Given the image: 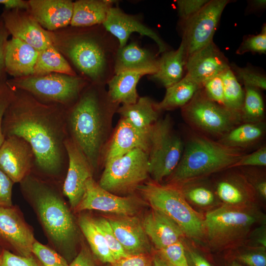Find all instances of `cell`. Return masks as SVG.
Listing matches in <instances>:
<instances>
[{
    "instance_id": "1",
    "label": "cell",
    "mask_w": 266,
    "mask_h": 266,
    "mask_svg": "<svg viewBox=\"0 0 266 266\" xmlns=\"http://www.w3.org/2000/svg\"><path fill=\"white\" fill-rule=\"evenodd\" d=\"M12 90L13 97L2 120L4 138L17 136L24 139L34 153L33 169L51 179L60 178L68 165L65 146L68 136L67 109L42 102L26 92Z\"/></svg>"
},
{
    "instance_id": "2",
    "label": "cell",
    "mask_w": 266,
    "mask_h": 266,
    "mask_svg": "<svg viewBox=\"0 0 266 266\" xmlns=\"http://www.w3.org/2000/svg\"><path fill=\"white\" fill-rule=\"evenodd\" d=\"M104 86L90 83L66 112L68 136L94 171L102 161L112 117L119 106L110 100Z\"/></svg>"
},
{
    "instance_id": "3",
    "label": "cell",
    "mask_w": 266,
    "mask_h": 266,
    "mask_svg": "<svg viewBox=\"0 0 266 266\" xmlns=\"http://www.w3.org/2000/svg\"><path fill=\"white\" fill-rule=\"evenodd\" d=\"M20 184L54 250L70 263L75 257L78 229L59 192L52 183L32 172Z\"/></svg>"
},
{
    "instance_id": "4",
    "label": "cell",
    "mask_w": 266,
    "mask_h": 266,
    "mask_svg": "<svg viewBox=\"0 0 266 266\" xmlns=\"http://www.w3.org/2000/svg\"><path fill=\"white\" fill-rule=\"evenodd\" d=\"M76 28L64 36L63 52L82 77L105 86L115 74L118 40L102 25Z\"/></svg>"
},
{
    "instance_id": "5",
    "label": "cell",
    "mask_w": 266,
    "mask_h": 266,
    "mask_svg": "<svg viewBox=\"0 0 266 266\" xmlns=\"http://www.w3.org/2000/svg\"><path fill=\"white\" fill-rule=\"evenodd\" d=\"M245 154L243 150L227 147L195 132L184 144L181 159L166 179L167 184L179 186L231 168Z\"/></svg>"
},
{
    "instance_id": "6",
    "label": "cell",
    "mask_w": 266,
    "mask_h": 266,
    "mask_svg": "<svg viewBox=\"0 0 266 266\" xmlns=\"http://www.w3.org/2000/svg\"><path fill=\"white\" fill-rule=\"evenodd\" d=\"M137 190L152 209L174 221L184 235L195 239L203 237V218L189 204L177 186L151 181L143 183Z\"/></svg>"
},
{
    "instance_id": "7",
    "label": "cell",
    "mask_w": 266,
    "mask_h": 266,
    "mask_svg": "<svg viewBox=\"0 0 266 266\" xmlns=\"http://www.w3.org/2000/svg\"><path fill=\"white\" fill-rule=\"evenodd\" d=\"M6 83L11 89L26 92L42 102L60 105L66 109L77 101L90 84L80 76L61 73L31 75Z\"/></svg>"
},
{
    "instance_id": "8",
    "label": "cell",
    "mask_w": 266,
    "mask_h": 266,
    "mask_svg": "<svg viewBox=\"0 0 266 266\" xmlns=\"http://www.w3.org/2000/svg\"><path fill=\"white\" fill-rule=\"evenodd\" d=\"M260 215L249 204H224L207 212L203 218L204 236L216 248L233 244L244 238Z\"/></svg>"
},
{
    "instance_id": "9",
    "label": "cell",
    "mask_w": 266,
    "mask_h": 266,
    "mask_svg": "<svg viewBox=\"0 0 266 266\" xmlns=\"http://www.w3.org/2000/svg\"><path fill=\"white\" fill-rule=\"evenodd\" d=\"M181 114L197 133L211 138L219 139L242 123L240 114L209 99L202 88L181 108Z\"/></svg>"
},
{
    "instance_id": "10",
    "label": "cell",
    "mask_w": 266,
    "mask_h": 266,
    "mask_svg": "<svg viewBox=\"0 0 266 266\" xmlns=\"http://www.w3.org/2000/svg\"><path fill=\"white\" fill-rule=\"evenodd\" d=\"M148 153L149 175L161 183L167 179L178 164L184 143L173 130L170 117L159 119L152 126Z\"/></svg>"
},
{
    "instance_id": "11",
    "label": "cell",
    "mask_w": 266,
    "mask_h": 266,
    "mask_svg": "<svg viewBox=\"0 0 266 266\" xmlns=\"http://www.w3.org/2000/svg\"><path fill=\"white\" fill-rule=\"evenodd\" d=\"M149 175L148 154L135 149L105 162L98 184L117 195L129 194L137 190Z\"/></svg>"
},
{
    "instance_id": "12",
    "label": "cell",
    "mask_w": 266,
    "mask_h": 266,
    "mask_svg": "<svg viewBox=\"0 0 266 266\" xmlns=\"http://www.w3.org/2000/svg\"><path fill=\"white\" fill-rule=\"evenodd\" d=\"M228 0H209L192 17L182 22V39L187 58L213 41Z\"/></svg>"
},
{
    "instance_id": "13",
    "label": "cell",
    "mask_w": 266,
    "mask_h": 266,
    "mask_svg": "<svg viewBox=\"0 0 266 266\" xmlns=\"http://www.w3.org/2000/svg\"><path fill=\"white\" fill-rule=\"evenodd\" d=\"M139 203L135 197H121L104 190L92 177L87 181L83 197L74 210H95L118 216H135Z\"/></svg>"
},
{
    "instance_id": "14",
    "label": "cell",
    "mask_w": 266,
    "mask_h": 266,
    "mask_svg": "<svg viewBox=\"0 0 266 266\" xmlns=\"http://www.w3.org/2000/svg\"><path fill=\"white\" fill-rule=\"evenodd\" d=\"M33 234L17 208L0 207V247L16 255L30 257Z\"/></svg>"
},
{
    "instance_id": "15",
    "label": "cell",
    "mask_w": 266,
    "mask_h": 266,
    "mask_svg": "<svg viewBox=\"0 0 266 266\" xmlns=\"http://www.w3.org/2000/svg\"><path fill=\"white\" fill-rule=\"evenodd\" d=\"M68 165L63 185V193L74 210L81 200L88 180L94 170L86 156L68 136L65 141Z\"/></svg>"
},
{
    "instance_id": "16",
    "label": "cell",
    "mask_w": 266,
    "mask_h": 266,
    "mask_svg": "<svg viewBox=\"0 0 266 266\" xmlns=\"http://www.w3.org/2000/svg\"><path fill=\"white\" fill-rule=\"evenodd\" d=\"M1 16L4 26L12 37L24 41L38 51L54 45L55 36L41 27L29 13L22 9H6Z\"/></svg>"
},
{
    "instance_id": "17",
    "label": "cell",
    "mask_w": 266,
    "mask_h": 266,
    "mask_svg": "<svg viewBox=\"0 0 266 266\" xmlns=\"http://www.w3.org/2000/svg\"><path fill=\"white\" fill-rule=\"evenodd\" d=\"M34 155L30 144L22 137L4 138L0 147V169L13 182L20 183L33 168Z\"/></svg>"
},
{
    "instance_id": "18",
    "label": "cell",
    "mask_w": 266,
    "mask_h": 266,
    "mask_svg": "<svg viewBox=\"0 0 266 266\" xmlns=\"http://www.w3.org/2000/svg\"><path fill=\"white\" fill-rule=\"evenodd\" d=\"M102 26L117 39L119 48L127 44L133 33H137L153 40L158 47L159 54L166 51V45L157 33L145 25L136 17L125 13L118 6H113L110 8Z\"/></svg>"
},
{
    "instance_id": "19",
    "label": "cell",
    "mask_w": 266,
    "mask_h": 266,
    "mask_svg": "<svg viewBox=\"0 0 266 266\" xmlns=\"http://www.w3.org/2000/svg\"><path fill=\"white\" fill-rule=\"evenodd\" d=\"M230 68L228 59L212 41L187 58L186 74L202 86L206 79Z\"/></svg>"
},
{
    "instance_id": "20",
    "label": "cell",
    "mask_w": 266,
    "mask_h": 266,
    "mask_svg": "<svg viewBox=\"0 0 266 266\" xmlns=\"http://www.w3.org/2000/svg\"><path fill=\"white\" fill-rule=\"evenodd\" d=\"M150 131H140L127 120L121 117L106 144L102 161L104 163L135 149H141L148 154L150 144Z\"/></svg>"
},
{
    "instance_id": "21",
    "label": "cell",
    "mask_w": 266,
    "mask_h": 266,
    "mask_svg": "<svg viewBox=\"0 0 266 266\" xmlns=\"http://www.w3.org/2000/svg\"><path fill=\"white\" fill-rule=\"evenodd\" d=\"M29 13L44 29L51 32L70 24L73 2L69 0H30Z\"/></svg>"
},
{
    "instance_id": "22",
    "label": "cell",
    "mask_w": 266,
    "mask_h": 266,
    "mask_svg": "<svg viewBox=\"0 0 266 266\" xmlns=\"http://www.w3.org/2000/svg\"><path fill=\"white\" fill-rule=\"evenodd\" d=\"M114 233L128 255L147 254L150 245L141 221L136 216L107 219Z\"/></svg>"
},
{
    "instance_id": "23",
    "label": "cell",
    "mask_w": 266,
    "mask_h": 266,
    "mask_svg": "<svg viewBox=\"0 0 266 266\" xmlns=\"http://www.w3.org/2000/svg\"><path fill=\"white\" fill-rule=\"evenodd\" d=\"M38 54V51L32 46L12 37L5 48V72L14 78L33 75Z\"/></svg>"
},
{
    "instance_id": "24",
    "label": "cell",
    "mask_w": 266,
    "mask_h": 266,
    "mask_svg": "<svg viewBox=\"0 0 266 266\" xmlns=\"http://www.w3.org/2000/svg\"><path fill=\"white\" fill-rule=\"evenodd\" d=\"M141 222L147 237L157 250L180 240L184 236L174 221L153 209L146 214Z\"/></svg>"
},
{
    "instance_id": "25",
    "label": "cell",
    "mask_w": 266,
    "mask_h": 266,
    "mask_svg": "<svg viewBox=\"0 0 266 266\" xmlns=\"http://www.w3.org/2000/svg\"><path fill=\"white\" fill-rule=\"evenodd\" d=\"M159 59L148 50L132 41L119 48L115 58V74L126 71H142L150 75L158 69Z\"/></svg>"
},
{
    "instance_id": "26",
    "label": "cell",
    "mask_w": 266,
    "mask_h": 266,
    "mask_svg": "<svg viewBox=\"0 0 266 266\" xmlns=\"http://www.w3.org/2000/svg\"><path fill=\"white\" fill-rule=\"evenodd\" d=\"M215 193L225 204L233 206L249 204L256 195L242 172L230 173L220 179Z\"/></svg>"
},
{
    "instance_id": "27",
    "label": "cell",
    "mask_w": 266,
    "mask_h": 266,
    "mask_svg": "<svg viewBox=\"0 0 266 266\" xmlns=\"http://www.w3.org/2000/svg\"><path fill=\"white\" fill-rule=\"evenodd\" d=\"M117 1L78 0L73 2L70 25L72 27L87 28L102 25L110 8Z\"/></svg>"
},
{
    "instance_id": "28",
    "label": "cell",
    "mask_w": 266,
    "mask_h": 266,
    "mask_svg": "<svg viewBox=\"0 0 266 266\" xmlns=\"http://www.w3.org/2000/svg\"><path fill=\"white\" fill-rule=\"evenodd\" d=\"M186 60L185 48L181 41L177 50L162 53L157 71L150 78L166 88L174 85L183 77Z\"/></svg>"
},
{
    "instance_id": "29",
    "label": "cell",
    "mask_w": 266,
    "mask_h": 266,
    "mask_svg": "<svg viewBox=\"0 0 266 266\" xmlns=\"http://www.w3.org/2000/svg\"><path fill=\"white\" fill-rule=\"evenodd\" d=\"M147 73L142 71H126L114 75L108 81L107 95L110 100L117 105L131 104L139 97L136 86L140 79Z\"/></svg>"
},
{
    "instance_id": "30",
    "label": "cell",
    "mask_w": 266,
    "mask_h": 266,
    "mask_svg": "<svg viewBox=\"0 0 266 266\" xmlns=\"http://www.w3.org/2000/svg\"><path fill=\"white\" fill-rule=\"evenodd\" d=\"M117 112L121 117L127 120L133 127L143 132H149L159 119L156 103L147 97H139L136 102L122 104Z\"/></svg>"
},
{
    "instance_id": "31",
    "label": "cell",
    "mask_w": 266,
    "mask_h": 266,
    "mask_svg": "<svg viewBox=\"0 0 266 266\" xmlns=\"http://www.w3.org/2000/svg\"><path fill=\"white\" fill-rule=\"evenodd\" d=\"M264 121L259 123H241L217 140L227 147L243 150L259 142L264 136Z\"/></svg>"
},
{
    "instance_id": "32",
    "label": "cell",
    "mask_w": 266,
    "mask_h": 266,
    "mask_svg": "<svg viewBox=\"0 0 266 266\" xmlns=\"http://www.w3.org/2000/svg\"><path fill=\"white\" fill-rule=\"evenodd\" d=\"M201 88L200 84L186 74L179 81L166 88L163 99L156 103L157 108L160 111L181 108Z\"/></svg>"
},
{
    "instance_id": "33",
    "label": "cell",
    "mask_w": 266,
    "mask_h": 266,
    "mask_svg": "<svg viewBox=\"0 0 266 266\" xmlns=\"http://www.w3.org/2000/svg\"><path fill=\"white\" fill-rule=\"evenodd\" d=\"M50 73L77 75L69 63L54 45L38 51L33 75L40 76Z\"/></svg>"
},
{
    "instance_id": "34",
    "label": "cell",
    "mask_w": 266,
    "mask_h": 266,
    "mask_svg": "<svg viewBox=\"0 0 266 266\" xmlns=\"http://www.w3.org/2000/svg\"><path fill=\"white\" fill-rule=\"evenodd\" d=\"M78 225L95 256L103 263H114L116 260L103 235L94 223L93 218L81 215L78 218Z\"/></svg>"
},
{
    "instance_id": "35",
    "label": "cell",
    "mask_w": 266,
    "mask_h": 266,
    "mask_svg": "<svg viewBox=\"0 0 266 266\" xmlns=\"http://www.w3.org/2000/svg\"><path fill=\"white\" fill-rule=\"evenodd\" d=\"M223 84L224 105L241 115L244 99L243 90L231 67L221 74Z\"/></svg>"
},
{
    "instance_id": "36",
    "label": "cell",
    "mask_w": 266,
    "mask_h": 266,
    "mask_svg": "<svg viewBox=\"0 0 266 266\" xmlns=\"http://www.w3.org/2000/svg\"><path fill=\"white\" fill-rule=\"evenodd\" d=\"M244 99L241 111L242 123L264 121L265 105L260 90L245 86Z\"/></svg>"
},
{
    "instance_id": "37",
    "label": "cell",
    "mask_w": 266,
    "mask_h": 266,
    "mask_svg": "<svg viewBox=\"0 0 266 266\" xmlns=\"http://www.w3.org/2000/svg\"><path fill=\"white\" fill-rule=\"evenodd\" d=\"M177 186L188 201L200 206H209L215 201V191L207 186L198 183V180Z\"/></svg>"
},
{
    "instance_id": "38",
    "label": "cell",
    "mask_w": 266,
    "mask_h": 266,
    "mask_svg": "<svg viewBox=\"0 0 266 266\" xmlns=\"http://www.w3.org/2000/svg\"><path fill=\"white\" fill-rule=\"evenodd\" d=\"M93 221L103 235L116 261L129 255L117 240L107 219L104 218H93Z\"/></svg>"
},
{
    "instance_id": "39",
    "label": "cell",
    "mask_w": 266,
    "mask_h": 266,
    "mask_svg": "<svg viewBox=\"0 0 266 266\" xmlns=\"http://www.w3.org/2000/svg\"><path fill=\"white\" fill-rule=\"evenodd\" d=\"M230 67L238 82H242L244 86L266 90V77L264 74L248 67H239L233 64Z\"/></svg>"
},
{
    "instance_id": "40",
    "label": "cell",
    "mask_w": 266,
    "mask_h": 266,
    "mask_svg": "<svg viewBox=\"0 0 266 266\" xmlns=\"http://www.w3.org/2000/svg\"><path fill=\"white\" fill-rule=\"evenodd\" d=\"M158 251L157 254L168 266H189L185 247L181 240L158 250Z\"/></svg>"
},
{
    "instance_id": "41",
    "label": "cell",
    "mask_w": 266,
    "mask_h": 266,
    "mask_svg": "<svg viewBox=\"0 0 266 266\" xmlns=\"http://www.w3.org/2000/svg\"><path fill=\"white\" fill-rule=\"evenodd\" d=\"M32 253L36 256L44 266H68V263L55 250L35 240Z\"/></svg>"
},
{
    "instance_id": "42",
    "label": "cell",
    "mask_w": 266,
    "mask_h": 266,
    "mask_svg": "<svg viewBox=\"0 0 266 266\" xmlns=\"http://www.w3.org/2000/svg\"><path fill=\"white\" fill-rule=\"evenodd\" d=\"M246 52L259 54L266 53V26L265 24L261 33L257 35H250L244 38L236 53L242 55Z\"/></svg>"
},
{
    "instance_id": "43",
    "label": "cell",
    "mask_w": 266,
    "mask_h": 266,
    "mask_svg": "<svg viewBox=\"0 0 266 266\" xmlns=\"http://www.w3.org/2000/svg\"><path fill=\"white\" fill-rule=\"evenodd\" d=\"M202 89L209 99L224 105L223 84L221 74L205 80L202 83Z\"/></svg>"
},
{
    "instance_id": "44",
    "label": "cell",
    "mask_w": 266,
    "mask_h": 266,
    "mask_svg": "<svg viewBox=\"0 0 266 266\" xmlns=\"http://www.w3.org/2000/svg\"><path fill=\"white\" fill-rule=\"evenodd\" d=\"M266 166V146L263 145L251 153L245 154L231 167H264Z\"/></svg>"
},
{
    "instance_id": "45",
    "label": "cell",
    "mask_w": 266,
    "mask_h": 266,
    "mask_svg": "<svg viewBox=\"0 0 266 266\" xmlns=\"http://www.w3.org/2000/svg\"><path fill=\"white\" fill-rule=\"evenodd\" d=\"M208 0H177L178 12L182 22L186 21L200 11Z\"/></svg>"
},
{
    "instance_id": "46",
    "label": "cell",
    "mask_w": 266,
    "mask_h": 266,
    "mask_svg": "<svg viewBox=\"0 0 266 266\" xmlns=\"http://www.w3.org/2000/svg\"><path fill=\"white\" fill-rule=\"evenodd\" d=\"M0 266H40L32 256L24 257L3 249Z\"/></svg>"
},
{
    "instance_id": "47",
    "label": "cell",
    "mask_w": 266,
    "mask_h": 266,
    "mask_svg": "<svg viewBox=\"0 0 266 266\" xmlns=\"http://www.w3.org/2000/svg\"><path fill=\"white\" fill-rule=\"evenodd\" d=\"M14 92L5 79H0V147L4 137L2 131V123L4 112L10 103Z\"/></svg>"
},
{
    "instance_id": "48",
    "label": "cell",
    "mask_w": 266,
    "mask_h": 266,
    "mask_svg": "<svg viewBox=\"0 0 266 266\" xmlns=\"http://www.w3.org/2000/svg\"><path fill=\"white\" fill-rule=\"evenodd\" d=\"M13 182L0 169V207L12 206V190Z\"/></svg>"
},
{
    "instance_id": "49",
    "label": "cell",
    "mask_w": 266,
    "mask_h": 266,
    "mask_svg": "<svg viewBox=\"0 0 266 266\" xmlns=\"http://www.w3.org/2000/svg\"><path fill=\"white\" fill-rule=\"evenodd\" d=\"M110 265L111 266H152V260L147 254L129 255Z\"/></svg>"
},
{
    "instance_id": "50",
    "label": "cell",
    "mask_w": 266,
    "mask_h": 266,
    "mask_svg": "<svg viewBox=\"0 0 266 266\" xmlns=\"http://www.w3.org/2000/svg\"><path fill=\"white\" fill-rule=\"evenodd\" d=\"M237 259L248 266H266V256L264 252H250L239 254Z\"/></svg>"
},
{
    "instance_id": "51",
    "label": "cell",
    "mask_w": 266,
    "mask_h": 266,
    "mask_svg": "<svg viewBox=\"0 0 266 266\" xmlns=\"http://www.w3.org/2000/svg\"><path fill=\"white\" fill-rule=\"evenodd\" d=\"M9 33L2 20L0 21V79H5L4 55Z\"/></svg>"
},
{
    "instance_id": "52",
    "label": "cell",
    "mask_w": 266,
    "mask_h": 266,
    "mask_svg": "<svg viewBox=\"0 0 266 266\" xmlns=\"http://www.w3.org/2000/svg\"><path fill=\"white\" fill-rule=\"evenodd\" d=\"M68 266H95L93 259L85 248L82 249Z\"/></svg>"
},
{
    "instance_id": "53",
    "label": "cell",
    "mask_w": 266,
    "mask_h": 266,
    "mask_svg": "<svg viewBox=\"0 0 266 266\" xmlns=\"http://www.w3.org/2000/svg\"><path fill=\"white\" fill-rule=\"evenodd\" d=\"M6 9H29L28 1L21 0H0Z\"/></svg>"
},
{
    "instance_id": "54",
    "label": "cell",
    "mask_w": 266,
    "mask_h": 266,
    "mask_svg": "<svg viewBox=\"0 0 266 266\" xmlns=\"http://www.w3.org/2000/svg\"><path fill=\"white\" fill-rule=\"evenodd\" d=\"M189 254L193 266H211L205 258L196 252L191 250Z\"/></svg>"
},
{
    "instance_id": "55",
    "label": "cell",
    "mask_w": 266,
    "mask_h": 266,
    "mask_svg": "<svg viewBox=\"0 0 266 266\" xmlns=\"http://www.w3.org/2000/svg\"><path fill=\"white\" fill-rule=\"evenodd\" d=\"M152 266H168L164 261L158 255H156L152 259Z\"/></svg>"
},
{
    "instance_id": "56",
    "label": "cell",
    "mask_w": 266,
    "mask_h": 266,
    "mask_svg": "<svg viewBox=\"0 0 266 266\" xmlns=\"http://www.w3.org/2000/svg\"><path fill=\"white\" fill-rule=\"evenodd\" d=\"M252 4L255 8H264L266 7V1L265 0H255L252 1Z\"/></svg>"
},
{
    "instance_id": "57",
    "label": "cell",
    "mask_w": 266,
    "mask_h": 266,
    "mask_svg": "<svg viewBox=\"0 0 266 266\" xmlns=\"http://www.w3.org/2000/svg\"><path fill=\"white\" fill-rule=\"evenodd\" d=\"M232 266H242V265L239 264L237 263V262H233V263L232 264Z\"/></svg>"
},
{
    "instance_id": "58",
    "label": "cell",
    "mask_w": 266,
    "mask_h": 266,
    "mask_svg": "<svg viewBox=\"0 0 266 266\" xmlns=\"http://www.w3.org/2000/svg\"><path fill=\"white\" fill-rule=\"evenodd\" d=\"M2 249L0 247V259L1 256L2 252Z\"/></svg>"
}]
</instances>
